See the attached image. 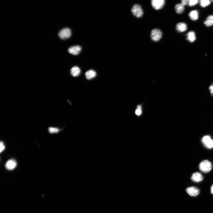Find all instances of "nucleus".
I'll return each instance as SVG.
<instances>
[{"label": "nucleus", "instance_id": "1", "mask_svg": "<svg viewBox=\"0 0 213 213\" xmlns=\"http://www.w3.org/2000/svg\"><path fill=\"white\" fill-rule=\"evenodd\" d=\"M212 163L207 160H205L201 162L199 165V168L200 171L204 173L210 172L212 169Z\"/></svg>", "mask_w": 213, "mask_h": 213}, {"label": "nucleus", "instance_id": "2", "mask_svg": "<svg viewBox=\"0 0 213 213\" xmlns=\"http://www.w3.org/2000/svg\"><path fill=\"white\" fill-rule=\"evenodd\" d=\"M131 11L134 16L138 18L142 17L143 14L141 7L138 4H135L133 7Z\"/></svg>", "mask_w": 213, "mask_h": 213}, {"label": "nucleus", "instance_id": "3", "mask_svg": "<svg viewBox=\"0 0 213 213\" xmlns=\"http://www.w3.org/2000/svg\"><path fill=\"white\" fill-rule=\"evenodd\" d=\"M162 36V33L160 30L158 29H155L152 30L151 33V39L155 41L160 40Z\"/></svg>", "mask_w": 213, "mask_h": 213}, {"label": "nucleus", "instance_id": "4", "mask_svg": "<svg viewBox=\"0 0 213 213\" xmlns=\"http://www.w3.org/2000/svg\"><path fill=\"white\" fill-rule=\"evenodd\" d=\"M71 35V29L68 28H63L59 32V37L62 39H65L69 38Z\"/></svg>", "mask_w": 213, "mask_h": 213}, {"label": "nucleus", "instance_id": "5", "mask_svg": "<svg viewBox=\"0 0 213 213\" xmlns=\"http://www.w3.org/2000/svg\"><path fill=\"white\" fill-rule=\"evenodd\" d=\"M202 141L204 145L207 148L210 149L213 147V140L210 136L207 135L204 136Z\"/></svg>", "mask_w": 213, "mask_h": 213}, {"label": "nucleus", "instance_id": "6", "mask_svg": "<svg viewBox=\"0 0 213 213\" xmlns=\"http://www.w3.org/2000/svg\"><path fill=\"white\" fill-rule=\"evenodd\" d=\"M152 7L156 10H159L162 9L165 4V0H153L151 1Z\"/></svg>", "mask_w": 213, "mask_h": 213}, {"label": "nucleus", "instance_id": "7", "mask_svg": "<svg viewBox=\"0 0 213 213\" xmlns=\"http://www.w3.org/2000/svg\"><path fill=\"white\" fill-rule=\"evenodd\" d=\"M186 191L187 193L192 196H196L198 195L200 193L199 189L195 187H188L186 189Z\"/></svg>", "mask_w": 213, "mask_h": 213}, {"label": "nucleus", "instance_id": "8", "mask_svg": "<svg viewBox=\"0 0 213 213\" xmlns=\"http://www.w3.org/2000/svg\"><path fill=\"white\" fill-rule=\"evenodd\" d=\"M204 177L202 174L200 172H196L193 173L191 177V180L195 182H200L202 181Z\"/></svg>", "mask_w": 213, "mask_h": 213}, {"label": "nucleus", "instance_id": "9", "mask_svg": "<svg viewBox=\"0 0 213 213\" xmlns=\"http://www.w3.org/2000/svg\"><path fill=\"white\" fill-rule=\"evenodd\" d=\"M17 163L13 159L8 160L5 165L6 168L8 170H13L17 166Z\"/></svg>", "mask_w": 213, "mask_h": 213}, {"label": "nucleus", "instance_id": "10", "mask_svg": "<svg viewBox=\"0 0 213 213\" xmlns=\"http://www.w3.org/2000/svg\"><path fill=\"white\" fill-rule=\"evenodd\" d=\"M81 50V47L79 45H77L70 47L68 49V51L72 55H77L80 53Z\"/></svg>", "mask_w": 213, "mask_h": 213}, {"label": "nucleus", "instance_id": "11", "mask_svg": "<svg viewBox=\"0 0 213 213\" xmlns=\"http://www.w3.org/2000/svg\"><path fill=\"white\" fill-rule=\"evenodd\" d=\"M177 31L179 33H183L186 31L187 29V24L184 23H180L178 24L176 26Z\"/></svg>", "mask_w": 213, "mask_h": 213}, {"label": "nucleus", "instance_id": "12", "mask_svg": "<svg viewBox=\"0 0 213 213\" xmlns=\"http://www.w3.org/2000/svg\"><path fill=\"white\" fill-rule=\"evenodd\" d=\"M96 75V72L92 70H89L85 73L86 78L88 80H91L94 78Z\"/></svg>", "mask_w": 213, "mask_h": 213}, {"label": "nucleus", "instance_id": "13", "mask_svg": "<svg viewBox=\"0 0 213 213\" xmlns=\"http://www.w3.org/2000/svg\"><path fill=\"white\" fill-rule=\"evenodd\" d=\"M189 16L190 19L193 21H195L198 19L199 18V13L197 10H193L191 11L189 14Z\"/></svg>", "mask_w": 213, "mask_h": 213}, {"label": "nucleus", "instance_id": "14", "mask_svg": "<svg viewBox=\"0 0 213 213\" xmlns=\"http://www.w3.org/2000/svg\"><path fill=\"white\" fill-rule=\"evenodd\" d=\"M71 72V74L73 77H77L80 74L81 70L78 67L75 66L72 68Z\"/></svg>", "mask_w": 213, "mask_h": 213}, {"label": "nucleus", "instance_id": "15", "mask_svg": "<svg viewBox=\"0 0 213 213\" xmlns=\"http://www.w3.org/2000/svg\"><path fill=\"white\" fill-rule=\"evenodd\" d=\"M187 40L191 43L194 42L196 39L195 33L193 31L189 32L187 34Z\"/></svg>", "mask_w": 213, "mask_h": 213}, {"label": "nucleus", "instance_id": "16", "mask_svg": "<svg viewBox=\"0 0 213 213\" xmlns=\"http://www.w3.org/2000/svg\"><path fill=\"white\" fill-rule=\"evenodd\" d=\"M204 24L207 27H210L213 25V15H210L204 22Z\"/></svg>", "mask_w": 213, "mask_h": 213}, {"label": "nucleus", "instance_id": "17", "mask_svg": "<svg viewBox=\"0 0 213 213\" xmlns=\"http://www.w3.org/2000/svg\"><path fill=\"white\" fill-rule=\"evenodd\" d=\"M175 9L176 13L178 14L182 13L185 10L184 6L181 3L176 5L175 6Z\"/></svg>", "mask_w": 213, "mask_h": 213}, {"label": "nucleus", "instance_id": "18", "mask_svg": "<svg viewBox=\"0 0 213 213\" xmlns=\"http://www.w3.org/2000/svg\"><path fill=\"white\" fill-rule=\"evenodd\" d=\"M135 113V114L137 116H140L142 114V106L141 105H138L137 106Z\"/></svg>", "mask_w": 213, "mask_h": 213}, {"label": "nucleus", "instance_id": "19", "mask_svg": "<svg viewBox=\"0 0 213 213\" xmlns=\"http://www.w3.org/2000/svg\"><path fill=\"white\" fill-rule=\"evenodd\" d=\"M200 3L202 7L205 8L210 5L211 1L210 0H201L200 1Z\"/></svg>", "mask_w": 213, "mask_h": 213}, {"label": "nucleus", "instance_id": "20", "mask_svg": "<svg viewBox=\"0 0 213 213\" xmlns=\"http://www.w3.org/2000/svg\"><path fill=\"white\" fill-rule=\"evenodd\" d=\"M48 130L49 132L52 133H57L62 131L61 129H60L59 128L52 127H50Z\"/></svg>", "mask_w": 213, "mask_h": 213}, {"label": "nucleus", "instance_id": "21", "mask_svg": "<svg viewBox=\"0 0 213 213\" xmlns=\"http://www.w3.org/2000/svg\"><path fill=\"white\" fill-rule=\"evenodd\" d=\"M199 1L198 0H189L188 5L190 7L193 6L198 3Z\"/></svg>", "mask_w": 213, "mask_h": 213}, {"label": "nucleus", "instance_id": "22", "mask_svg": "<svg viewBox=\"0 0 213 213\" xmlns=\"http://www.w3.org/2000/svg\"><path fill=\"white\" fill-rule=\"evenodd\" d=\"M0 146H1V149H1V150H0V152H1V153L5 149V146L3 142H1V143H0Z\"/></svg>", "mask_w": 213, "mask_h": 213}, {"label": "nucleus", "instance_id": "23", "mask_svg": "<svg viewBox=\"0 0 213 213\" xmlns=\"http://www.w3.org/2000/svg\"><path fill=\"white\" fill-rule=\"evenodd\" d=\"M189 1L188 0H182L181 4L184 6L188 4Z\"/></svg>", "mask_w": 213, "mask_h": 213}, {"label": "nucleus", "instance_id": "24", "mask_svg": "<svg viewBox=\"0 0 213 213\" xmlns=\"http://www.w3.org/2000/svg\"><path fill=\"white\" fill-rule=\"evenodd\" d=\"M210 93L212 96L213 97V85H211L209 88Z\"/></svg>", "mask_w": 213, "mask_h": 213}, {"label": "nucleus", "instance_id": "25", "mask_svg": "<svg viewBox=\"0 0 213 213\" xmlns=\"http://www.w3.org/2000/svg\"><path fill=\"white\" fill-rule=\"evenodd\" d=\"M211 192L213 194V185L212 186L211 188Z\"/></svg>", "mask_w": 213, "mask_h": 213}, {"label": "nucleus", "instance_id": "26", "mask_svg": "<svg viewBox=\"0 0 213 213\" xmlns=\"http://www.w3.org/2000/svg\"><path fill=\"white\" fill-rule=\"evenodd\" d=\"M212 1V2H213V1Z\"/></svg>", "mask_w": 213, "mask_h": 213}]
</instances>
